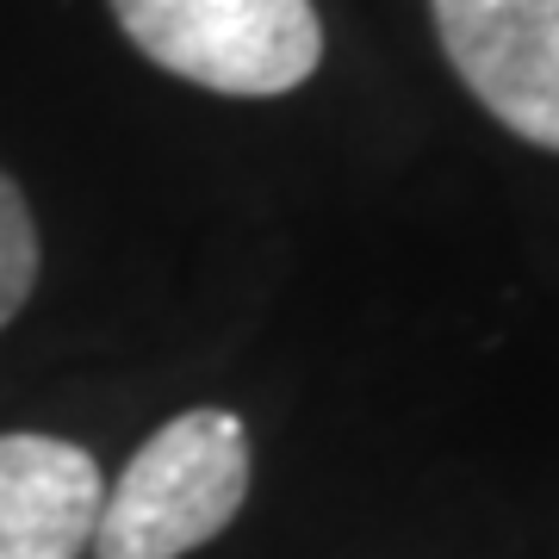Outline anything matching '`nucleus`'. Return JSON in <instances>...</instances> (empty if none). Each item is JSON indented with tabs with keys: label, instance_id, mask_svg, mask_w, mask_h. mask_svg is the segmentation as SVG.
I'll return each mask as SVG.
<instances>
[{
	"label": "nucleus",
	"instance_id": "f257e3e1",
	"mask_svg": "<svg viewBox=\"0 0 559 559\" xmlns=\"http://www.w3.org/2000/svg\"><path fill=\"white\" fill-rule=\"evenodd\" d=\"M249 429L230 411H180L143 441L94 516V559H187L249 503Z\"/></svg>",
	"mask_w": 559,
	"mask_h": 559
},
{
	"label": "nucleus",
	"instance_id": "f03ea898",
	"mask_svg": "<svg viewBox=\"0 0 559 559\" xmlns=\"http://www.w3.org/2000/svg\"><path fill=\"white\" fill-rule=\"evenodd\" d=\"M119 32L168 75L230 100H274L318 75L311 0H112Z\"/></svg>",
	"mask_w": 559,
	"mask_h": 559
},
{
	"label": "nucleus",
	"instance_id": "7ed1b4c3",
	"mask_svg": "<svg viewBox=\"0 0 559 559\" xmlns=\"http://www.w3.org/2000/svg\"><path fill=\"white\" fill-rule=\"evenodd\" d=\"M429 20L466 94L559 156V0H429Z\"/></svg>",
	"mask_w": 559,
	"mask_h": 559
},
{
	"label": "nucleus",
	"instance_id": "20e7f679",
	"mask_svg": "<svg viewBox=\"0 0 559 559\" xmlns=\"http://www.w3.org/2000/svg\"><path fill=\"white\" fill-rule=\"evenodd\" d=\"M100 498V460L81 441L0 436V559H81Z\"/></svg>",
	"mask_w": 559,
	"mask_h": 559
},
{
	"label": "nucleus",
	"instance_id": "39448f33",
	"mask_svg": "<svg viewBox=\"0 0 559 559\" xmlns=\"http://www.w3.org/2000/svg\"><path fill=\"white\" fill-rule=\"evenodd\" d=\"M38 267H44V249H38V224H32V205H25L20 180L0 168V330L20 318V305L32 299V286H38Z\"/></svg>",
	"mask_w": 559,
	"mask_h": 559
}]
</instances>
